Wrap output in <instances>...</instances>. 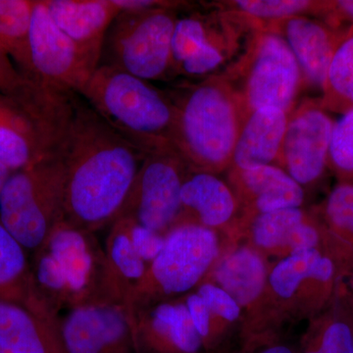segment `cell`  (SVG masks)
Returning <instances> with one entry per match:
<instances>
[{
	"mask_svg": "<svg viewBox=\"0 0 353 353\" xmlns=\"http://www.w3.org/2000/svg\"><path fill=\"white\" fill-rule=\"evenodd\" d=\"M308 216L301 208H289L240 218L232 233L234 236L248 234L253 248L283 259L294 252L297 233Z\"/></svg>",
	"mask_w": 353,
	"mask_h": 353,
	"instance_id": "cell-24",
	"label": "cell"
},
{
	"mask_svg": "<svg viewBox=\"0 0 353 353\" xmlns=\"http://www.w3.org/2000/svg\"><path fill=\"white\" fill-rule=\"evenodd\" d=\"M181 9L122 10L109 28L101 63L148 81L171 75L172 39Z\"/></svg>",
	"mask_w": 353,
	"mask_h": 353,
	"instance_id": "cell-10",
	"label": "cell"
},
{
	"mask_svg": "<svg viewBox=\"0 0 353 353\" xmlns=\"http://www.w3.org/2000/svg\"><path fill=\"white\" fill-rule=\"evenodd\" d=\"M301 353H353V322L345 290L311 326Z\"/></svg>",
	"mask_w": 353,
	"mask_h": 353,
	"instance_id": "cell-26",
	"label": "cell"
},
{
	"mask_svg": "<svg viewBox=\"0 0 353 353\" xmlns=\"http://www.w3.org/2000/svg\"><path fill=\"white\" fill-rule=\"evenodd\" d=\"M127 219L129 220V234L134 250L146 264L150 265L163 248L165 236L138 224L130 218Z\"/></svg>",
	"mask_w": 353,
	"mask_h": 353,
	"instance_id": "cell-34",
	"label": "cell"
},
{
	"mask_svg": "<svg viewBox=\"0 0 353 353\" xmlns=\"http://www.w3.org/2000/svg\"><path fill=\"white\" fill-rule=\"evenodd\" d=\"M288 120L289 115L275 108L250 114L241 127L229 169L277 165Z\"/></svg>",
	"mask_w": 353,
	"mask_h": 353,
	"instance_id": "cell-23",
	"label": "cell"
},
{
	"mask_svg": "<svg viewBox=\"0 0 353 353\" xmlns=\"http://www.w3.org/2000/svg\"><path fill=\"white\" fill-rule=\"evenodd\" d=\"M350 290H345V299H347V303L348 305V308H350V315H352V322H353V285H350Z\"/></svg>",
	"mask_w": 353,
	"mask_h": 353,
	"instance_id": "cell-40",
	"label": "cell"
},
{
	"mask_svg": "<svg viewBox=\"0 0 353 353\" xmlns=\"http://www.w3.org/2000/svg\"><path fill=\"white\" fill-rule=\"evenodd\" d=\"M239 353H296L285 343L279 341L277 336H256L243 341Z\"/></svg>",
	"mask_w": 353,
	"mask_h": 353,
	"instance_id": "cell-37",
	"label": "cell"
},
{
	"mask_svg": "<svg viewBox=\"0 0 353 353\" xmlns=\"http://www.w3.org/2000/svg\"><path fill=\"white\" fill-rule=\"evenodd\" d=\"M64 221L95 234L117 219L145 154L109 126L81 95L59 150Z\"/></svg>",
	"mask_w": 353,
	"mask_h": 353,
	"instance_id": "cell-1",
	"label": "cell"
},
{
	"mask_svg": "<svg viewBox=\"0 0 353 353\" xmlns=\"http://www.w3.org/2000/svg\"><path fill=\"white\" fill-rule=\"evenodd\" d=\"M320 102L329 113L343 115L353 109V29L347 30L334 52Z\"/></svg>",
	"mask_w": 353,
	"mask_h": 353,
	"instance_id": "cell-28",
	"label": "cell"
},
{
	"mask_svg": "<svg viewBox=\"0 0 353 353\" xmlns=\"http://www.w3.org/2000/svg\"><path fill=\"white\" fill-rule=\"evenodd\" d=\"M269 271L261 252L250 245L238 246L217 259L204 281L224 290L241 310H248L263 294Z\"/></svg>",
	"mask_w": 353,
	"mask_h": 353,
	"instance_id": "cell-21",
	"label": "cell"
},
{
	"mask_svg": "<svg viewBox=\"0 0 353 353\" xmlns=\"http://www.w3.org/2000/svg\"><path fill=\"white\" fill-rule=\"evenodd\" d=\"M181 214L176 225L194 223L208 229L232 230L240 219L238 199L229 183L216 174L190 171L181 192Z\"/></svg>",
	"mask_w": 353,
	"mask_h": 353,
	"instance_id": "cell-19",
	"label": "cell"
},
{
	"mask_svg": "<svg viewBox=\"0 0 353 353\" xmlns=\"http://www.w3.org/2000/svg\"><path fill=\"white\" fill-rule=\"evenodd\" d=\"M23 77L12 59L0 50V92L11 94L22 83Z\"/></svg>",
	"mask_w": 353,
	"mask_h": 353,
	"instance_id": "cell-38",
	"label": "cell"
},
{
	"mask_svg": "<svg viewBox=\"0 0 353 353\" xmlns=\"http://www.w3.org/2000/svg\"><path fill=\"white\" fill-rule=\"evenodd\" d=\"M320 219L353 259V183H338L320 208ZM353 285V277L350 281Z\"/></svg>",
	"mask_w": 353,
	"mask_h": 353,
	"instance_id": "cell-31",
	"label": "cell"
},
{
	"mask_svg": "<svg viewBox=\"0 0 353 353\" xmlns=\"http://www.w3.org/2000/svg\"><path fill=\"white\" fill-rule=\"evenodd\" d=\"M12 173L13 171L11 170L10 168H8L6 165L0 162V192H1L6 181L8 180L9 176H10Z\"/></svg>",
	"mask_w": 353,
	"mask_h": 353,
	"instance_id": "cell-39",
	"label": "cell"
},
{
	"mask_svg": "<svg viewBox=\"0 0 353 353\" xmlns=\"http://www.w3.org/2000/svg\"><path fill=\"white\" fill-rule=\"evenodd\" d=\"M39 296L25 248L0 222V301L31 307Z\"/></svg>",
	"mask_w": 353,
	"mask_h": 353,
	"instance_id": "cell-25",
	"label": "cell"
},
{
	"mask_svg": "<svg viewBox=\"0 0 353 353\" xmlns=\"http://www.w3.org/2000/svg\"><path fill=\"white\" fill-rule=\"evenodd\" d=\"M60 321L46 301L32 308L0 301V353H66Z\"/></svg>",
	"mask_w": 353,
	"mask_h": 353,
	"instance_id": "cell-18",
	"label": "cell"
},
{
	"mask_svg": "<svg viewBox=\"0 0 353 353\" xmlns=\"http://www.w3.org/2000/svg\"><path fill=\"white\" fill-rule=\"evenodd\" d=\"M175 108L173 145L192 171H228L245 118L223 73L167 92Z\"/></svg>",
	"mask_w": 353,
	"mask_h": 353,
	"instance_id": "cell-3",
	"label": "cell"
},
{
	"mask_svg": "<svg viewBox=\"0 0 353 353\" xmlns=\"http://www.w3.org/2000/svg\"><path fill=\"white\" fill-rule=\"evenodd\" d=\"M179 17L172 39V75L208 78L223 73L243 54L254 21L218 6Z\"/></svg>",
	"mask_w": 353,
	"mask_h": 353,
	"instance_id": "cell-8",
	"label": "cell"
},
{
	"mask_svg": "<svg viewBox=\"0 0 353 353\" xmlns=\"http://www.w3.org/2000/svg\"><path fill=\"white\" fill-rule=\"evenodd\" d=\"M214 230L194 223L176 225L165 236L157 259L126 296L125 308H141L182 299L205 280L220 257Z\"/></svg>",
	"mask_w": 353,
	"mask_h": 353,
	"instance_id": "cell-6",
	"label": "cell"
},
{
	"mask_svg": "<svg viewBox=\"0 0 353 353\" xmlns=\"http://www.w3.org/2000/svg\"><path fill=\"white\" fill-rule=\"evenodd\" d=\"M125 311L137 353H208L183 299Z\"/></svg>",
	"mask_w": 353,
	"mask_h": 353,
	"instance_id": "cell-15",
	"label": "cell"
},
{
	"mask_svg": "<svg viewBox=\"0 0 353 353\" xmlns=\"http://www.w3.org/2000/svg\"><path fill=\"white\" fill-rule=\"evenodd\" d=\"M326 0H236V1L215 2L227 10L245 15L257 23L272 22L308 16L320 19Z\"/></svg>",
	"mask_w": 353,
	"mask_h": 353,
	"instance_id": "cell-30",
	"label": "cell"
},
{
	"mask_svg": "<svg viewBox=\"0 0 353 353\" xmlns=\"http://www.w3.org/2000/svg\"><path fill=\"white\" fill-rule=\"evenodd\" d=\"M319 20L336 31L347 32L353 29V0H326Z\"/></svg>",
	"mask_w": 353,
	"mask_h": 353,
	"instance_id": "cell-36",
	"label": "cell"
},
{
	"mask_svg": "<svg viewBox=\"0 0 353 353\" xmlns=\"http://www.w3.org/2000/svg\"><path fill=\"white\" fill-rule=\"evenodd\" d=\"M189 165L174 146L145 154L120 217L166 236L181 214V192Z\"/></svg>",
	"mask_w": 353,
	"mask_h": 353,
	"instance_id": "cell-11",
	"label": "cell"
},
{
	"mask_svg": "<svg viewBox=\"0 0 353 353\" xmlns=\"http://www.w3.org/2000/svg\"><path fill=\"white\" fill-rule=\"evenodd\" d=\"M48 13L65 34L101 63L109 28L121 9L114 0H43Z\"/></svg>",
	"mask_w": 353,
	"mask_h": 353,
	"instance_id": "cell-20",
	"label": "cell"
},
{
	"mask_svg": "<svg viewBox=\"0 0 353 353\" xmlns=\"http://www.w3.org/2000/svg\"><path fill=\"white\" fill-rule=\"evenodd\" d=\"M79 95L145 154L174 146L173 102L167 92L148 81L115 67L99 65Z\"/></svg>",
	"mask_w": 353,
	"mask_h": 353,
	"instance_id": "cell-5",
	"label": "cell"
},
{
	"mask_svg": "<svg viewBox=\"0 0 353 353\" xmlns=\"http://www.w3.org/2000/svg\"><path fill=\"white\" fill-rule=\"evenodd\" d=\"M66 353H137L122 304H90L69 309L60 321Z\"/></svg>",
	"mask_w": 353,
	"mask_h": 353,
	"instance_id": "cell-14",
	"label": "cell"
},
{
	"mask_svg": "<svg viewBox=\"0 0 353 353\" xmlns=\"http://www.w3.org/2000/svg\"><path fill=\"white\" fill-rule=\"evenodd\" d=\"M350 276L343 260L327 250L314 248L283 257L270 268L263 294L248 310L243 340L277 336L285 314H321L338 296L343 279Z\"/></svg>",
	"mask_w": 353,
	"mask_h": 353,
	"instance_id": "cell-4",
	"label": "cell"
},
{
	"mask_svg": "<svg viewBox=\"0 0 353 353\" xmlns=\"http://www.w3.org/2000/svg\"><path fill=\"white\" fill-rule=\"evenodd\" d=\"M238 94L245 118L264 108L288 115L296 108L304 88L303 74L289 46L273 32L259 29L245 51L223 72Z\"/></svg>",
	"mask_w": 353,
	"mask_h": 353,
	"instance_id": "cell-9",
	"label": "cell"
},
{
	"mask_svg": "<svg viewBox=\"0 0 353 353\" xmlns=\"http://www.w3.org/2000/svg\"><path fill=\"white\" fill-rule=\"evenodd\" d=\"M30 68L22 75L46 87L80 94L99 63L65 34L43 0H36L29 34Z\"/></svg>",
	"mask_w": 353,
	"mask_h": 353,
	"instance_id": "cell-12",
	"label": "cell"
},
{
	"mask_svg": "<svg viewBox=\"0 0 353 353\" xmlns=\"http://www.w3.org/2000/svg\"><path fill=\"white\" fill-rule=\"evenodd\" d=\"M65 168L60 152L14 171L0 192V222L34 252L64 220Z\"/></svg>",
	"mask_w": 353,
	"mask_h": 353,
	"instance_id": "cell-7",
	"label": "cell"
},
{
	"mask_svg": "<svg viewBox=\"0 0 353 353\" xmlns=\"http://www.w3.org/2000/svg\"><path fill=\"white\" fill-rule=\"evenodd\" d=\"M257 27L277 34L287 43L301 68L304 88L322 92L327 71L345 32L308 16L257 23Z\"/></svg>",
	"mask_w": 353,
	"mask_h": 353,
	"instance_id": "cell-16",
	"label": "cell"
},
{
	"mask_svg": "<svg viewBox=\"0 0 353 353\" xmlns=\"http://www.w3.org/2000/svg\"><path fill=\"white\" fill-rule=\"evenodd\" d=\"M104 250L113 270L124 285L127 296L128 292L141 282L148 267L134 250L127 218H118L109 227Z\"/></svg>",
	"mask_w": 353,
	"mask_h": 353,
	"instance_id": "cell-29",
	"label": "cell"
},
{
	"mask_svg": "<svg viewBox=\"0 0 353 353\" xmlns=\"http://www.w3.org/2000/svg\"><path fill=\"white\" fill-rule=\"evenodd\" d=\"M34 254V284L57 312L90 304L124 305L126 290L95 234L61 221Z\"/></svg>",
	"mask_w": 353,
	"mask_h": 353,
	"instance_id": "cell-2",
	"label": "cell"
},
{
	"mask_svg": "<svg viewBox=\"0 0 353 353\" xmlns=\"http://www.w3.org/2000/svg\"><path fill=\"white\" fill-rule=\"evenodd\" d=\"M36 0H0V50L20 73L30 68L29 34Z\"/></svg>",
	"mask_w": 353,
	"mask_h": 353,
	"instance_id": "cell-27",
	"label": "cell"
},
{
	"mask_svg": "<svg viewBox=\"0 0 353 353\" xmlns=\"http://www.w3.org/2000/svg\"><path fill=\"white\" fill-rule=\"evenodd\" d=\"M50 154L31 115L11 95L0 92V162L14 172Z\"/></svg>",
	"mask_w": 353,
	"mask_h": 353,
	"instance_id": "cell-22",
	"label": "cell"
},
{
	"mask_svg": "<svg viewBox=\"0 0 353 353\" xmlns=\"http://www.w3.org/2000/svg\"><path fill=\"white\" fill-rule=\"evenodd\" d=\"M334 122L320 99L303 101L289 115L277 165L303 188L328 168Z\"/></svg>",
	"mask_w": 353,
	"mask_h": 353,
	"instance_id": "cell-13",
	"label": "cell"
},
{
	"mask_svg": "<svg viewBox=\"0 0 353 353\" xmlns=\"http://www.w3.org/2000/svg\"><path fill=\"white\" fill-rule=\"evenodd\" d=\"M328 168L338 183H353V109L334 122Z\"/></svg>",
	"mask_w": 353,
	"mask_h": 353,
	"instance_id": "cell-33",
	"label": "cell"
},
{
	"mask_svg": "<svg viewBox=\"0 0 353 353\" xmlns=\"http://www.w3.org/2000/svg\"><path fill=\"white\" fill-rule=\"evenodd\" d=\"M228 182L238 199L240 218L301 208L304 201L303 188L277 165L229 169Z\"/></svg>",
	"mask_w": 353,
	"mask_h": 353,
	"instance_id": "cell-17",
	"label": "cell"
},
{
	"mask_svg": "<svg viewBox=\"0 0 353 353\" xmlns=\"http://www.w3.org/2000/svg\"><path fill=\"white\" fill-rule=\"evenodd\" d=\"M196 294L202 297L208 305L212 320L211 336V352L219 345L221 339L228 326L238 321L241 315V308L224 290L212 283L204 281L196 290Z\"/></svg>",
	"mask_w": 353,
	"mask_h": 353,
	"instance_id": "cell-32",
	"label": "cell"
},
{
	"mask_svg": "<svg viewBox=\"0 0 353 353\" xmlns=\"http://www.w3.org/2000/svg\"><path fill=\"white\" fill-rule=\"evenodd\" d=\"M187 306L190 318L194 322L197 333L201 338L205 352L211 353V336H212V320L208 305L202 297L196 292H190L182 297Z\"/></svg>",
	"mask_w": 353,
	"mask_h": 353,
	"instance_id": "cell-35",
	"label": "cell"
}]
</instances>
